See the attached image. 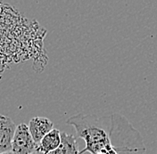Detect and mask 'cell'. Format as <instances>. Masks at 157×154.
Segmentation results:
<instances>
[{
	"label": "cell",
	"mask_w": 157,
	"mask_h": 154,
	"mask_svg": "<svg viewBox=\"0 0 157 154\" xmlns=\"http://www.w3.org/2000/svg\"><path fill=\"white\" fill-rule=\"evenodd\" d=\"M86 146L79 154H144L146 146L140 133L121 114L99 117L95 114H77L69 118Z\"/></svg>",
	"instance_id": "6da1fadb"
},
{
	"label": "cell",
	"mask_w": 157,
	"mask_h": 154,
	"mask_svg": "<svg viewBox=\"0 0 157 154\" xmlns=\"http://www.w3.org/2000/svg\"><path fill=\"white\" fill-rule=\"evenodd\" d=\"M36 150L37 144L29 132V126L21 123L16 126L11 151L14 154H31L34 153Z\"/></svg>",
	"instance_id": "7a4b0ae2"
},
{
	"label": "cell",
	"mask_w": 157,
	"mask_h": 154,
	"mask_svg": "<svg viewBox=\"0 0 157 154\" xmlns=\"http://www.w3.org/2000/svg\"><path fill=\"white\" fill-rule=\"evenodd\" d=\"M16 125L9 117L0 114V153L12 150Z\"/></svg>",
	"instance_id": "3957f363"
},
{
	"label": "cell",
	"mask_w": 157,
	"mask_h": 154,
	"mask_svg": "<svg viewBox=\"0 0 157 154\" xmlns=\"http://www.w3.org/2000/svg\"><path fill=\"white\" fill-rule=\"evenodd\" d=\"M29 129L37 145L50 131L54 129V123L45 117H35L30 119Z\"/></svg>",
	"instance_id": "277c9868"
},
{
	"label": "cell",
	"mask_w": 157,
	"mask_h": 154,
	"mask_svg": "<svg viewBox=\"0 0 157 154\" xmlns=\"http://www.w3.org/2000/svg\"><path fill=\"white\" fill-rule=\"evenodd\" d=\"M61 142V131L56 128H54L48 135H45V137L37 145L36 152L40 154H48L58 149Z\"/></svg>",
	"instance_id": "5b68a950"
},
{
	"label": "cell",
	"mask_w": 157,
	"mask_h": 154,
	"mask_svg": "<svg viewBox=\"0 0 157 154\" xmlns=\"http://www.w3.org/2000/svg\"><path fill=\"white\" fill-rule=\"evenodd\" d=\"M62 142L58 149L48 154H79L78 145L76 137L65 132H61Z\"/></svg>",
	"instance_id": "8992f818"
},
{
	"label": "cell",
	"mask_w": 157,
	"mask_h": 154,
	"mask_svg": "<svg viewBox=\"0 0 157 154\" xmlns=\"http://www.w3.org/2000/svg\"><path fill=\"white\" fill-rule=\"evenodd\" d=\"M0 154H14L12 151H10V152H2V153Z\"/></svg>",
	"instance_id": "52a82bcc"
},
{
	"label": "cell",
	"mask_w": 157,
	"mask_h": 154,
	"mask_svg": "<svg viewBox=\"0 0 157 154\" xmlns=\"http://www.w3.org/2000/svg\"><path fill=\"white\" fill-rule=\"evenodd\" d=\"M31 154H37V153H35V152H34V153H31Z\"/></svg>",
	"instance_id": "ba28073f"
}]
</instances>
